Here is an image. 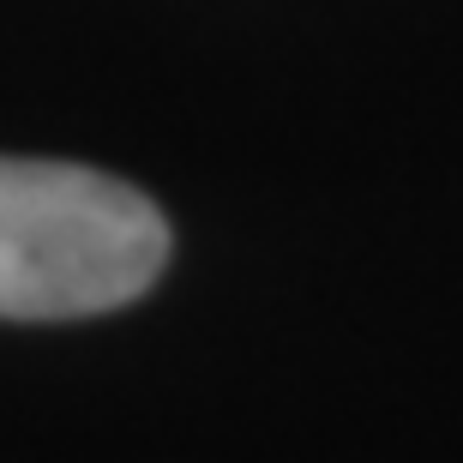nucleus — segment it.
I'll return each instance as SVG.
<instances>
[{"label":"nucleus","instance_id":"1","mask_svg":"<svg viewBox=\"0 0 463 463\" xmlns=\"http://www.w3.org/2000/svg\"><path fill=\"white\" fill-rule=\"evenodd\" d=\"M169 265V223L138 187L85 163L0 156V319H90Z\"/></svg>","mask_w":463,"mask_h":463}]
</instances>
